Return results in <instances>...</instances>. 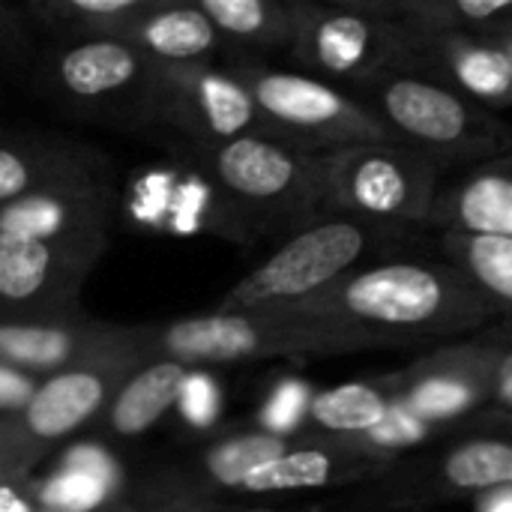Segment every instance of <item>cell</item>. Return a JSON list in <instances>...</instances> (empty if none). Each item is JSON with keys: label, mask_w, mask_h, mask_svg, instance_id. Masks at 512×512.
Returning <instances> with one entry per match:
<instances>
[{"label": "cell", "mask_w": 512, "mask_h": 512, "mask_svg": "<svg viewBox=\"0 0 512 512\" xmlns=\"http://www.w3.org/2000/svg\"><path fill=\"white\" fill-rule=\"evenodd\" d=\"M366 333L381 348L456 342L495 324L474 285L444 258H390L348 276L321 300L291 309Z\"/></svg>", "instance_id": "6da1fadb"}, {"label": "cell", "mask_w": 512, "mask_h": 512, "mask_svg": "<svg viewBox=\"0 0 512 512\" xmlns=\"http://www.w3.org/2000/svg\"><path fill=\"white\" fill-rule=\"evenodd\" d=\"M351 93L393 141L423 153L441 171H468L512 153V123L417 66L405 63Z\"/></svg>", "instance_id": "7a4b0ae2"}, {"label": "cell", "mask_w": 512, "mask_h": 512, "mask_svg": "<svg viewBox=\"0 0 512 512\" xmlns=\"http://www.w3.org/2000/svg\"><path fill=\"white\" fill-rule=\"evenodd\" d=\"M396 237L402 234L330 210L294 231L273 258L252 270L231 291L228 306L234 312L303 309L363 270L369 258L387 249Z\"/></svg>", "instance_id": "3957f363"}, {"label": "cell", "mask_w": 512, "mask_h": 512, "mask_svg": "<svg viewBox=\"0 0 512 512\" xmlns=\"http://www.w3.org/2000/svg\"><path fill=\"white\" fill-rule=\"evenodd\" d=\"M512 486V417L483 411L438 444L396 462L366 486V504L384 510H432L474 501Z\"/></svg>", "instance_id": "277c9868"}, {"label": "cell", "mask_w": 512, "mask_h": 512, "mask_svg": "<svg viewBox=\"0 0 512 512\" xmlns=\"http://www.w3.org/2000/svg\"><path fill=\"white\" fill-rule=\"evenodd\" d=\"M291 51L309 75L363 87L399 66L411 54V30L393 15V0H291Z\"/></svg>", "instance_id": "5b68a950"}, {"label": "cell", "mask_w": 512, "mask_h": 512, "mask_svg": "<svg viewBox=\"0 0 512 512\" xmlns=\"http://www.w3.org/2000/svg\"><path fill=\"white\" fill-rule=\"evenodd\" d=\"M240 81L255 102L261 135L309 156L393 141L381 120L348 87L282 69H252Z\"/></svg>", "instance_id": "8992f818"}, {"label": "cell", "mask_w": 512, "mask_h": 512, "mask_svg": "<svg viewBox=\"0 0 512 512\" xmlns=\"http://www.w3.org/2000/svg\"><path fill=\"white\" fill-rule=\"evenodd\" d=\"M330 210L390 228H423L432 216L441 168L423 153L399 144H357L324 156Z\"/></svg>", "instance_id": "52a82bcc"}, {"label": "cell", "mask_w": 512, "mask_h": 512, "mask_svg": "<svg viewBox=\"0 0 512 512\" xmlns=\"http://www.w3.org/2000/svg\"><path fill=\"white\" fill-rule=\"evenodd\" d=\"M216 171L231 192L294 231L330 213L324 156H309L270 135L252 132L225 141Z\"/></svg>", "instance_id": "ba28073f"}, {"label": "cell", "mask_w": 512, "mask_h": 512, "mask_svg": "<svg viewBox=\"0 0 512 512\" xmlns=\"http://www.w3.org/2000/svg\"><path fill=\"white\" fill-rule=\"evenodd\" d=\"M495 357V342L486 333H477L444 342L405 369L390 372V384L399 405H405L414 417L438 429H459L489 411Z\"/></svg>", "instance_id": "9c48e42d"}, {"label": "cell", "mask_w": 512, "mask_h": 512, "mask_svg": "<svg viewBox=\"0 0 512 512\" xmlns=\"http://www.w3.org/2000/svg\"><path fill=\"white\" fill-rule=\"evenodd\" d=\"M408 66L429 72L489 111L512 108V60L495 36L411 33Z\"/></svg>", "instance_id": "30bf717a"}, {"label": "cell", "mask_w": 512, "mask_h": 512, "mask_svg": "<svg viewBox=\"0 0 512 512\" xmlns=\"http://www.w3.org/2000/svg\"><path fill=\"white\" fill-rule=\"evenodd\" d=\"M390 462L360 453L336 441L300 438L285 456L267 462L246 477L243 492L249 495H291V492H324L336 486H369L387 474Z\"/></svg>", "instance_id": "8fae6325"}, {"label": "cell", "mask_w": 512, "mask_h": 512, "mask_svg": "<svg viewBox=\"0 0 512 512\" xmlns=\"http://www.w3.org/2000/svg\"><path fill=\"white\" fill-rule=\"evenodd\" d=\"M426 228L512 240V153L474 165L441 183Z\"/></svg>", "instance_id": "7c38bea8"}, {"label": "cell", "mask_w": 512, "mask_h": 512, "mask_svg": "<svg viewBox=\"0 0 512 512\" xmlns=\"http://www.w3.org/2000/svg\"><path fill=\"white\" fill-rule=\"evenodd\" d=\"M396 405L399 396L390 384V375L360 378V381L318 390L309 405L300 438L336 441V444L357 441L372 429H378L393 414Z\"/></svg>", "instance_id": "4fadbf2b"}, {"label": "cell", "mask_w": 512, "mask_h": 512, "mask_svg": "<svg viewBox=\"0 0 512 512\" xmlns=\"http://www.w3.org/2000/svg\"><path fill=\"white\" fill-rule=\"evenodd\" d=\"M441 258L453 264L486 300L495 324L512 330V240L477 234H441Z\"/></svg>", "instance_id": "5bb4252c"}, {"label": "cell", "mask_w": 512, "mask_h": 512, "mask_svg": "<svg viewBox=\"0 0 512 512\" xmlns=\"http://www.w3.org/2000/svg\"><path fill=\"white\" fill-rule=\"evenodd\" d=\"M393 15L417 36L512 33V0H393Z\"/></svg>", "instance_id": "9a60e30c"}, {"label": "cell", "mask_w": 512, "mask_h": 512, "mask_svg": "<svg viewBox=\"0 0 512 512\" xmlns=\"http://www.w3.org/2000/svg\"><path fill=\"white\" fill-rule=\"evenodd\" d=\"M204 15L213 27L255 42L261 48H291L294 45V3L270 0H207Z\"/></svg>", "instance_id": "2e32d148"}, {"label": "cell", "mask_w": 512, "mask_h": 512, "mask_svg": "<svg viewBox=\"0 0 512 512\" xmlns=\"http://www.w3.org/2000/svg\"><path fill=\"white\" fill-rule=\"evenodd\" d=\"M300 438H288V435H273L267 429L258 432H246L237 438L222 441L219 447H213L204 459L207 474L228 489H243L246 477L255 474L258 468H264L267 462L285 456L291 447H297Z\"/></svg>", "instance_id": "e0dca14e"}, {"label": "cell", "mask_w": 512, "mask_h": 512, "mask_svg": "<svg viewBox=\"0 0 512 512\" xmlns=\"http://www.w3.org/2000/svg\"><path fill=\"white\" fill-rule=\"evenodd\" d=\"M186 375L177 363H159L150 372H144L141 378H135L126 393L117 402L114 411V426L126 435H135L141 429H147L150 423H156L168 405H174L183 393Z\"/></svg>", "instance_id": "ac0fdd59"}, {"label": "cell", "mask_w": 512, "mask_h": 512, "mask_svg": "<svg viewBox=\"0 0 512 512\" xmlns=\"http://www.w3.org/2000/svg\"><path fill=\"white\" fill-rule=\"evenodd\" d=\"M102 399V387L90 375H66L51 381L30 402V426L39 435H60L78 426Z\"/></svg>", "instance_id": "d6986e66"}, {"label": "cell", "mask_w": 512, "mask_h": 512, "mask_svg": "<svg viewBox=\"0 0 512 512\" xmlns=\"http://www.w3.org/2000/svg\"><path fill=\"white\" fill-rule=\"evenodd\" d=\"M453 429H438L420 417H414L405 405H396L393 414L378 426L372 429L369 435L357 438V441H348V447L360 450V453H369L375 459H384L390 465L438 444L441 438H447Z\"/></svg>", "instance_id": "ffe728a7"}, {"label": "cell", "mask_w": 512, "mask_h": 512, "mask_svg": "<svg viewBox=\"0 0 512 512\" xmlns=\"http://www.w3.org/2000/svg\"><path fill=\"white\" fill-rule=\"evenodd\" d=\"M132 69H135L132 57L120 45H111V42L84 45L63 60L66 84L84 96H93V93L123 84L132 75Z\"/></svg>", "instance_id": "44dd1931"}, {"label": "cell", "mask_w": 512, "mask_h": 512, "mask_svg": "<svg viewBox=\"0 0 512 512\" xmlns=\"http://www.w3.org/2000/svg\"><path fill=\"white\" fill-rule=\"evenodd\" d=\"M216 27L198 9H174L147 27V42L165 57H198L213 48Z\"/></svg>", "instance_id": "7402d4cb"}, {"label": "cell", "mask_w": 512, "mask_h": 512, "mask_svg": "<svg viewBox=\"0 0 512 512\" xmlns=\"http://www.w3.org/2000/svg\"><path fill=\"white\" fill-rule=\"evenodd\" d=\"M48 267V249L39 240L0 234V291L6 297L33 294Z\"/></svg>", "instance_id": "603a6c76"}, {"label": "cell", "mask_w": 512, "mask_h": 512, "mask_svg": "<svg viewBox=\"0 0 512 512\" xmlns=\"http://www.w3.org/2000/svg\"><path fill=\"white\" fill-rule=\"evenodd\" d=\"M315 393L306 387V381H285L273 390L267 408H264V429L273 435L300 438V429L306 423L309 405Z\"/></svg>", "instance_id": "cb8c5ba5"}, {"label": "cell", "mask_w": 512, "mask_h": 512, "mask_svg": "<svg viewBox=\"0 0 512 512\" xmlns=\"http://www.w3.org/2000/svg\"><path fill=\"white\" fill-rule=\"evenodd\" d=\"M0 351L30 363H57L66 354V339L48 330H0Z\"/></svg>", "instance_id": "d4e9b609"}, {"label": "cell", "mask_w": 512, "mask_h": 512, "mask_svg": "<svg viewBox=\"0 0 512 512\" xmlns=\"http://www.w3.org/2000/svg\"><path fill=\"white\" fill-rule=\"evenodd\" d=\"M57 225H60V210H57V204L42 201V198H33V201L15 204V207H9V210L3 213V219H0V234H15V237L36 240V237L51 234Z\"/></svg>", "instance_id": "484cf974"}, {"label": "cell", "mask_w": 512, "mask_h": 512, "mask_svg": "<svg viewBox=\"0 0 512 512\" xmlns=\"http://www.w3.org/2000/svg\"><path fill=\"white\" fill-rule=\"evenodd\" d=\"M483 333L498 348L495 372H492V405H489V411L512 417V330L501 327V324H492Z\"/></svg>", "instance_id": "4316f807"}, {"label": "cell", "mask_w": 512, "mask_h": 512, "mask_svg": "<svg viewBox=\"0 0 512 512\" xmlns=\"http://www.w3.org/2000/svg\"><path fill=\"white\" fill-rule=\"evenodd\" d=\"M105 486L84 474H63L45 489V501L63 510H90L102 501Z\"/></svg>", "instance_id": "83f0119b"}, {"label": "cell", "mask_w": 512, "mask_h": 512, "mask_svg": "<svg viewBox=\"0 0 512 512\" xmlns=\"http://www.w3.org/2000/svg\"><path fill=\"white\" fill-rule=\"evenodd\" d=\"M216 402H219L216 399V387L204 375L186 378L183 393H180V408H183V414L195 426H207L216 417Z\"/></svg>", "instance_id": "f1b7e54d"}, {"label": "cell", "mask_w": 512, "mask_h": 512, "mask_svg": "<svg viewBox=\"0 0 512 512\" xmlns=\"http://www.w3.org/2000/svg\"><path fill=\"white\" fill-rule=\"evenodd\" d=\"M66 468H69V474H84V477L99 480L105 489H108L111 480H114L111 462H108L99 450H93V447H78V450H72L69 459H66Z\"/></svg>", "instance_id": "f546056e"}, {"label": "cell", "mask_w": 512, "mask_h": 512, "mask_svg": "<svg viewBox=\"0 0 512 512\" xmlns=\"http://www.w3.org/2000/svg\"><path fill=\"white\" fill-rule=\"evenodd\" d=\"M168 204V177H147L141 183V195L135 204V213L141 219H156Z\"/></svg>", "instance_id": "4dcf8cb0"}, {"label": "cell", "mask_w": 512, "mask_h": 512, "mask_svg": "<svg viewBox=\"0 0 512 512\" xmlns=\"http://www.w3.org/2000/svg\"><path fill=\"white\" fill-rule=\"evenodd\" d=\"M201 204H204V189L198 183L180 189L177 204H174V216H177V228L180 231H192L195 228V216H198Z\"/></svg>", "instance_id": "1f68e13d"}, {"label": "cell", "mask_w": 512, "mask_h": 512, "mask_svg": "<svg viewBox=\"0 0 512 512\" xmlns=\"http://www.w3.org/2000/svg\"><path fill=\"white\" fill-rule=\"evenodd\" d=\"M24 183H27L24 165L15 156H9V153L0 150V198H9V195L21 192Z\"/></svg>", "instance_id": "d6a6232c"}, {"label": "cell", "mask_w": 512, "mask_h": 512, "mask_svg": "<svg viewBox=\"0 0 512 512\" xmlns=\"http://www.w3.org/2000/svg\"><path fill=\"white\" fill-rule=\"evenodd\" d=\"M471 504H474V512H512V486H498L492 492H483Z\"/></svg>", "instance_id": "836d02e7"}, {"label": "cell", "mask_w": 512, "mask_h": 512, "mask_svg": "<svg viewBox=\"0 0 512 512\" xmlns=\"http://www.w3.org/2000/svg\"><path fill=\"white\" fill-rule=\"evenodd\" d=\"M30 396V384L9 372H0V402H24Z\"/></svg>", "instance_id": "e575fe53"}, {"label": "cell", "mask_w": 512, "mask_h": 512, "mask_svg": "<svg viewBox=\"0 0 512 512\" xmlns=\"http://www.w3.org/2000/svg\"><path fill=\"white\" fill-rule=\"evenodd\" d=\"M78 6L87 12H117V9L129 6V0H78Z\"/></svg>", "instance_id": "d590c367"}, {"label": "cell", "mask_w": 512, "mask_h": 512, "mask_svg": "<svg viewBox=\"0 0 512 512\" xmlns=\"http://www.w3.org/2000/svg\"><path fill=\"white\" fill-rule=\"evenodd\" d=\"M0 512H27V507L9 489H0Z\"/></svg>", "instance_id": "8d00e7d4"}, {"label": "cell", "mask_w": 512, "mask_h": 512, "mask_svg": "<svg viewBox=\"0 0 512 512\" xmlns=\"http://www.w3.org/2000/svg\"><path fill=\"white\" fill-rule=\"evenodd\" d=\"M246 512H327L321 504H303V507H258V510H246Z\"/></svg>", "instance_id": "74e56055"}, {"label": "cell", "mask_w": 512, "mask_h": 512, "mask_svg": "<svg viewBox=\"0 0 512 512\" xmlns=\"http://www.w3.org/2000/svg\"><path fill=\"white\" fill-rule=\"evenodd\" d=\"M501 42H504V48H507V54H510V60H512V33L501 36Z\"/></svg>", "instance_id": "f35d334b"}, {"label": "cell", "mask_w": 512, "mask_h": 512, "mask_svg": "<svg viewBox=\"0 0 512 512\" xmlns=\"http://www.w3.org/2000/svg\"><path fill=\"white\" fill-rule=\"evenodd\" d=\"M354 512H375V510H354Z\"/></svg>", "instance_id": "ab89813d"}]
</instances>
